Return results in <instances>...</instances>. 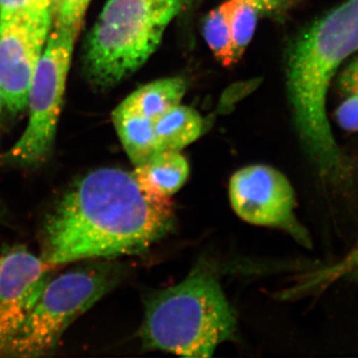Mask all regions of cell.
Listing matches in <instances>:
<instances>
[{"label":"cell","mask_w":358,"mask_h":358,"mask_svg":"<svg viewBox=\"0 0 358 358\" xmlns=\"http://www.w3.org/2000/svg\"><path fill=\"white\" fill-rule=\"evenodd\" d=\"M221 7L229 24L235 58L238 61L251 42L259 13L245 0H228Z\"/></svg>","instance_id":"cell-14"},{"label":"cell","mask_w":358,"mask_h":358,"mask_svg":"<svg viewBox=\"0 0 358 358\" xmlns=\"http://www.w3.org/2000/svg\"><path fill=\"white\" fill-rule=\"evenodd\" d=\"M255 7L259 13L273 14L279 13L287 6L289 0H245Z\"/></svg>","instance_id":"cell-21"},{"label":"cell","mask_w":358,"mask_h":358,"mask_svg":"<svg viewBox=\"0 0 358 358\" xmlns=\"http://www.w3.org/2000/svg\"><path fill=\"white\" fill-rule=\"evenodd\" d=\"M52 16L51 0H0V18Z\"/></svg>","instance_id":"cell-18"},{"label":"cell","mask_w":358,"mask_h":358,"mask_svg":"<svg viewBox=\"0 0 358 358\" xmlns=\"http://www.w3.org/2000/svg\"><path fill=\"white\" fill-rule=\"evenodd\" d=\"M336 122L345 131H358V93L346 96L336 113Z\"/></svg>","instance_id":"cell-19"},{"label":"cell","mask_w":358,"mask_h":358,"mask_svg":"<svg viewBox=\"0 0 358 358\" xmlns=\"http://www.w3.org/2000/svg\"><path fill=\"white\" fill-rule=\"evenodd\" d=\"M185 1H192V0H185Z\"/></svg>","instance_id":"cell-24"},{"label":"cell","mask_w":358,"mask_h":358,"mask_svg":"<svg viewBox=\"0 0 358 358\" xmlns=\"http://www.w3.org/2000/svg\"><path fill=\"white\" fill-rule=\"evenodd\" d=\"M345 280L348 281L353 282V284L357 285L358 286V271H355V272L352 273L345 278Z\"/></svg>","instance_id":"cell-22"},{"label":"cell","mask_w":358,"mask_h":358,"mask_svg":"<svg viewBox=\"0 0 358 358\" xmlns=\"http://www.w3.org/2000/svg\"><path fill=\"white\" fill-rule=\"evenodd\" d=\"M55 268L21 245L0 254V357H6Z\"/></svg>","instance_id":"cell-9"},{"label":"cell","mask_w":358,"mask_h":358,"mask_svg":"<svg viewBox=\"0 0 358 358\" xmlns=\"http://www.w3.org/2000/svg\"><path fill=\"white\" fill-rule=\"evenodd\" d=\"M229 199L242 220L278 228L306 248H312V238L294 212L293 186L281 171L263 164L239 169L230 179Z\"/></svg>","instance_id":"cell-7"},{"label":"cell","mask_w":358,"mask_h":358,"mask_svg":"<svg viewBox=\"0 0 358 358\" xmlns=\"http://www.w3.org/2000/svg\"><path fill=\"white\" fill-rule=\"evenodd\" d=\"M3 98H2L1 89H0V120H1L2 110H3Z\"/></svg>","instance_id":"cell-23"},{"label":"cell","mask_w":358,"mask_h":358,"mask_svg":"<svg viewBox=\"0 0 358 358\" xmlns=\"http://www.w3.org/2000/svg\"><path fill=\"white\" fill-rule=\"evenodd\" d=\"M358 271V236L348 253L336 263L326 268L315 271L313 274L306 278L300 287V291H313L327 288L341 279H345L348 275Z\"/></svg>","instance_id":"cell-16"},{"label":"cell","mask_w":358,"mask_h":358,"mask_svg":"<svg viewBox=\"0 0 358 358\" xmlns=\"http://www.w3.org/2000/svg\"><path fill=\"white\" fill-rule=\"evenodd\" d=\"M190 169L180 152H159L140 166H134L133 174L143 189L171 197L185 185Z\"/></svg>","instance_id":"cell-10"},{"label":"cell","mask_w":358,"mask_h":358,"mask_svg":"<svg viewBox=\"0 0 358 358\" xmlns=\"http://www.w3.org/2000/svg\"><path fill=\"white\" fill-rule=\"evenodd\" d=\"M90 2L91 0H51L53 27L79 33Z\"/></svg>","instance_id":"cell-17"},{"label":"cell","mask_w":358,"mask_h":358,"mask_svg":"<svg viewBox=\"0 0 358 358\" xmlns=\"http://www.w3.org/2000/svg\"><path fill=\"white\" fill-rule=\"evenodd\" d=\"M112 119L122 147L134 166L159 152L154 121L134 110L126 101L113 112Z\"/></svg>","instance_id":"cell-11"},{"label":"cell","mask_w":358,"mask_h":358,"mask_svg":"<svg viewBox=\"0 0 358 358\" xmlns=\"http://www.w3.org/2000/svg\"><path fill=\"white\" fill-rule=\"evenodd\" d=\"M181 0H107L85 47V71L96 88L119 84L147 62Z\"/></svg>","instance_id":"cell-4"},{"label":"cell","mask_w":358,"mask_h":358,"mask_svg":"<svg viewBox=\"0 0 358 358\" xmlns=\"http://www.w3.org/2000/svg\"><path fill=\"white\" fill-rule=\"evenodd\" d=\"M78 34L52 27L28 93L27 127L6 152L7 162L21 166H37L51 154Z\"/></svg>","instance_id":"cell-6"},{"label":"cell","mask_w":358,"mask_h":358,"mask_svg":"<svg viewBox=\"0 0 358 358\" xmlns=\"http://www.w3.org/2000/svg\"><path fill=\"white\" fill-rule=\"evenodd\" d=\"M338 86L343 96L358 93V57L353 59L341 73Z\"/></svg>","instance_id":"cell-20"},{"label":"cell","mask_w":358,"mask_h":358,"mask_svg":"<svg viewBox=\"0 0 358 358\" xmlns=\"http://www.w3.org/2000/svg\"><path fill=\"white\" fill-rule=\"evenodd\" d=\"M357 51L358 0H345L307 26L289 52L287 86L296 131L320 181L334 189L352 183V167L327 119V92Z\"/></svg>","instance_id":"cell-2"},{"label":"cell","mask_w":358,"mask_h":358,"mask_svg":"<svg viewBox=\"0 0 358 358\" xmlns=\"http://www.w3.org/2000/svg\"><path fill=\"white\" fill-rule=\"evenodd\" d=\"M52 27V16L0 18V89L13 115L27 109L30 85Z\"/></svg>","instance_id":"cell-8"},{"label":"cell","mask_w":358,"mask_h":358,"mask_svg":"<svg viewBox=\"0 0 358 358\" xmlns=\"http://www.w3.org/2000/svg\"><path fill=\"white\" fill-rule=\"evenodd\" d=\"M119 264H87L50 279L6 357L29 358L50 353L68 329L119 284Z\"/></svg>","instance_id":"cell-5"},{"label":"cell","mask_w":358,"mask_h":358,"mask_svg":"<svg viewBox=\"0 0 358 358\" xmlns=\"http://www.w3.org/2000/svg\"><path fill=\"white\" fill-rule=\"evenodd\" d=\"M154 128L159 152H180L199 140L204 124L196 110L178 105L154 120Z\"/></svg>","instance_id":"cell-12"},{"label":"cell","mask_w":358,"mask_h":358,"mask_svg":"<svg viewBox=\"0 0 358 358\" xmlns=\"http://www.w3.org/2000/svg\"><path fill=\"white\" fill-rule=\"evenodd\" d=\"M171 197L143 189L133 173L105 167L75 181L45 219L41 257L58 267L143 253L173 229Z\"/></svg>","instance_id":"cell-1"},{"label":"cell","mask_w":358,"mask_h":358,"mask_svg":"<svg viewBox=\"0 0 358 358\" xmlns=\"http://www.w3.org/2000/svg\"><path fill=\"white\" fill-rule=\"evenodd\" d=\"M236 329V315L218 280L199 268L148 296L140 338L145 350L206 358L234 338Z\"/></svg>","instance_id":"cell-3"},{"label":"cell","mask_w":358,"mask_h":358,"mask_svg":"<svg viewBox=\"0 0 358 358\" xmlns=\"http://www.w3.org/2000/svg\"><path fill=\"white\" fill-rule=\"evenodd\" d=\"M203 35L214 55L224 66L236 62L229 24L222 7L214 9L205 18Z\"/></svg>","instance_id":"cell-15"},{"label":"cell","mask_w":358,"mask_h":358,"mask_svg":"<svg viewBox=\"0 0 358 358\" xmlns=\"http://www.w3.org/2000/svg\"><path fill=\"white\" fill-rule=\"evenodd\" d=\"M185 91L183 78H166L141 87L124 101L141 115L154 121L178 106Z\"/></svg>","instance_id":"cell-13"}]
</instances>
